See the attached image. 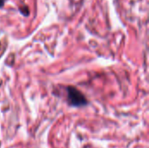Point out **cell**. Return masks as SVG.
Instances as JSON below:
<instances>
[{
    "instance_id": "cell-1",
    "label": "cell",
    "mask_w": 149,
    "mask_h": 148,
    "mask_svg": "<svg viewBox=\"0 0 149 148\" xmlns=\"http://www.w3.org/2000/svg\"><path fill=\"white\" fill-rule=\"evenodd\" d=\"M68 101L72 106H82L87 104V100L83 93L73 86L67 87Z\"/></svg>"
},
{
    "instance_id": "cell-2",
    "label": "cell",
    "mask_w": 149,
    "mask_h": 148,
    "mask_svg": "<svg viewBox=\"0 0 149 148\" xmlns=\"http://www.w3.org/2000/svg\"><path fill=\"white\" fill-rule=\"evenodd\" d=\"M3 3H4V0H0V8L3 5Z\"/></svg>"
}]
</instances>
